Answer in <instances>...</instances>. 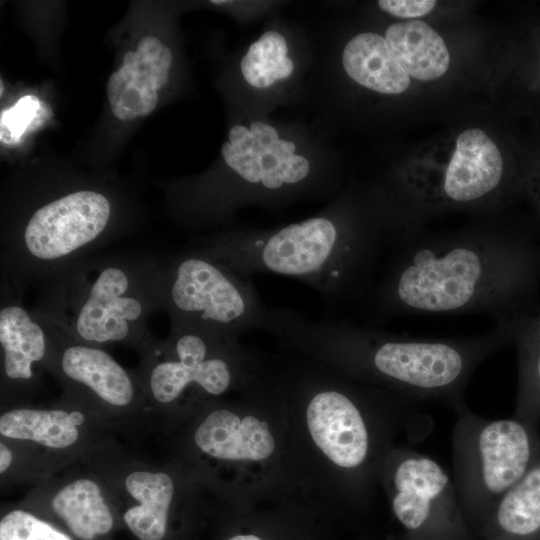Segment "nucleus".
I'll list each match as a JSON object with an SVG mask.
<instances>
[{
	"mask_svg": "<svg viewBox=\"0 0 540 540\" xmlns=\"http://www.w3.org/2000/svg\"><path fill=\"white\" fill-rule=\"evenodd\" d=\"M384 38L409 77L431 81L449 68L450 55L444 40L421 20L394 23L387 28Z\"/></svg>",
	"mask_w": 540,
	"mask_h": 540,
	"instance_id": "obj_17",
	"label": "nucleus"
},
{
	"mask_svg": "<svg viewBox=\"0 0 540 540\" xmlns=\"http://www.w3.org/2000/svg\"><path fill=\"white\" fill-rule=\"evenodd\" d=\"M40 110L38 98L33 95H26L12 107L2 111L0 118L1 141L7 144L18 142Z\"/></svg>",
	"mask_w": 540,
	"mask_h": 540,
	"instance_id": "obj_23",
	"label": "nucleus"
},
{
	"mask_svg": "<svg viewBox=\"0 0 540 540\" xmlns=\"http://www.w3.org/2000/svg\"><path fill=\"white\" fill-rule=\"evenodd\" d=\"M18 293L2 286L0 307V406L33 403L49 354V331L22 304Z\"/></svg>",
	"mask_w": 540,
	"mask_h": 540,
	"instance_id": "obj_12",
	"label": "nucleus"
},
{
	"mask_svg": "<svg viewBox=\"0 0 540 540\" xmlns=\"http://www.w3.org/2000/svg\"><path fill=\"white\" fill-rule=\"evenodd\" d=\"M263 330L329 356L351 375L418 401L457 410L474 370L517 333L513 319L468 337L418 338L347 320L313 321L289 308L268 307Z\"/></svg>",
	"mask_w": 540,
	"mask_h": 540,
	"instance_id": "obj_2",
	"label": "nucleus"
},
{
	"mask_svg": "<svg viewBox=\"0 0 540 540\" xmlns=\"http://www.w3.org/2000/svg\"><path fill=\"white\" fill-rule=\"evenodd\" d=\"M310 165L308 160L300 155L289 156L282 165V177L289 186L302 183L309 175Z\"/></svg>",
	"mask_w": 540,
	"mask_h": 540,
	"instance_id": "obj_27",
	"label": "nucleus"
},
{
	"mask_svg": "<svg viewBox=\"0 0 540 540\" xmlns=\"http://www.w3.org/2000/svg\"><path fill=\"white\" fill-rule=\"evenodd\" d=\"M221 153L227 166L244 180V182L251 185L260 184L262 186V156L246 155L233 148L229 142H225L222 145Z\"/></svg>",
	"mask_w": 540,
	"mask_h": 540,
	"instance_id": "obj_24",
	"label": "nucleus"
},
{
	"mask_svg": "<svg viewBox=\"0 0 540 540\" xmlns=\"http://www.w3.org/2000/svg\"><path fill=\"white\" fill-rule=\"evenodd\" d=\"M524 253L496 226L445 234L412 228L387 253L367 297L380 318L479 313L504 323L523 288Z\"/></svg>",
	"mask_w": 540,
	"mask_h": 540,
	"instance_id": "obj_1",
	"label": "nucleus"
},
{
	"mask_svg": "<svg viewBox=\"0 0 540 540\" xmlns=\"http://www.w3.org/2000/svg\"><path fill=\"white\" fill-rule=\"evenodd\" d=\"M455 412L454 484L474 537L497 501L540 459V434L515 416L490 420L467 405Z\"/></svg>",
	"mask_w": 540,
	"mask_h": 540,
	"instance_id": "obj_6",
	"label": "nucleus"
},
{
	"mask_svg": "<svg viewBox=\"0 0 540 540\" xmlns=\"http://www.w3.org/2000/svg\"><path fill=\"white\" fill-rule=\"evenodd\" d=\"M106 433L112 432L95 412L65 393L48 404L2 408L1 488H31L48 480L78 463Z\"/></svg>",
	"mask_w": 540,
	"mask_h": 540,
	"instance_id": "obj_5",
	"label": "nucleus"
},
{
	"mask_svg": "<svg viewBox=\"0 0 540 540\" xmlns=\"http://www.w3.org/2000/svg\"><path fill=\"white\" fill-rule=\"evenodd\" d=\"M379 7L399 18L413 19L430 13L436 5L434 0H380Z\"/></svg>",
	"mask_w": 540,
	"mask_h": 540,
	"instance_id": "obj_25",
	"label": "nucleus"
},
{
	"mask_svg": "<svg viewBox=\"0 0 540 540\" xmlns=\"http://www.w3.org/2000/svg\"><path fill=\"white\" fill-rule=\"evenodd\" d=\"M229 143L236 150L249 155L254 156V141L250 129L242 125H235L229 131Z\"/></svg>",
	"mask_w": 540,
	"mask_h": 540,
	"instance_id": "obj_28",
	"label": "nucleus"
},
{
	"mask_svg": "<svg viewBox=\"0 0 540 540\" xmlns=\"http://www.w3.org/2000/svg\"><path fill=\"white\" fill-rule=\"evenodd\" d=\"M19 504L50 514L79 540L108 536L118 515L101 477L81 462L31 487Z\"/></svg>",
	"mask_w": 540,
	"mask_h": 540,
	"instance_id": "obj_11",
	"label": "nucleus"
},
{
	"mask_svg": "<svg viewBox=\"0 0 540 540\" xmlns=\"http://www.w3.org/2000/svg\"><path fill=\"white\" fill-rule=\"evenodd\" d=\"M211 3L214 4V5H222L224 3H231V1H227V0H211Z\"/></svg>",
	"mask_w": 540,
	"mask_h": 540,
	"instance_id": "obj_31",
	"label": "nucleus"
},
{
	"mask_svg": "<svg viewBox=\"0 0 540 540\" xmlns=\"http://www.w3.org/2000/svg\"><path fill=\"white\" fill-rule=\"evenodd\" d=\"M478 537L540 540V459L497 501Z\"/></svg>",
	"mask_w": 540,
	"mask_h": 540,
	"instance_id": "obj_16",
	"label": "nucleus"
},
{
	"mask_svg": "<svg viewBox=\"0 0 540 540\" xmlns=\"http://www.w3.org/2000/svg\"><path fill=\"white\" fill-rule=\"evenodd\" d=\"M239 353L236 337L203 330L171 328L165 339L153 337L136 372L158 427L171 426L185 400L227 392L240 373Z\"/></svg>",
	"mask_w": 540,
	"mask_h": 540,
	"instance_id": "obj_7",
	"label": "nucleus"
},
{
	"mask_svg": "<svg viewBox=\"0 0 540 540\" xmlns=\"http://www.w3.org/2000/svg\"><path fill=\"white\" fill-rule=\"evenodd\" d=\"M47 328L50 347L45 371L57 380L62 393L89 407L114 434L138 436L157 430L136 371L123 367L104 347Z\"/></svg>",
	"mask_w": 540,
	"mask_h": 540,
	"instance_id": "obj_9",
	"label": "nucleus"
},
{
	"mask_svg": "<svg viewBox=\"0 0 540 540\" xmlns=\"http://www.w3.org/2000/svg\"><path fill=\"white\" fill-rule=\"evenodd\" d=\"M520 352V381L513 416L538 426L540 422V327L525 335L521 340Z\"/></svg>",
	"mask_w": 540,
	"mask_h": 540,
	"instance_id": "obj_20",
	"label": "nucleus"
},
{
	"mask_svg": "<svg viewBox=\"0 0 540 540\" xmlns=\"http://www.w3.org/2000/svg\"><path fill=\"white\" fill-rule=\"evenodd\" d=\"M504 173L501 153L479 128L462 131L440 177L412 196L423 213L447 207L469 206L496 195Z\"/></svg>",
	"mask_w": 540,
	"mask_h": 540,
	"instance_id": "obj_13",
	"label": "nucleus"
},
{
	"mask_svg": "<svg viewBox=\"0 0 540 540\" xmlns=\"http://www.w3.org/2000/svg\"><path fill=\"white\" fill-rule=\"evenodd\" d=\"M294 151L295 144L293 142L279 139L272 147L270 154L283 164L289 156L294 154Z\"/></svg>",
	"mask_w": 540,
	"mask_h": 540,
	"instance_id": "obj_29",
	"label": "nucleus"
},
{
	"mask_svg": "<svg viewBox=\"0 0 540 540\" xmlns=\"http://www.w3.org/2000/svg\"><path fill=\"white\" fill-rule=\"evenodd\" d=\"M190 441L196 455L218 462L260 461L275 449L266 422L251 415L241 418L221 407L203 414L193 428Z\"/></svg>",
	"mask_w": 540,
	"mask_h": 540,
	"instance_id": "obj_15",
	"label": "nucleus"
},
{
	"mask_svg": "<svg viewBox=\"0 0 540 540\" xmlns=\"http://www.w3.org/2000/svg\"><path fill=\"white\" fill-rule=\"evenodd\" d=\"M287 52L286 41L280 33H264L250 45L241 60L244 79L253 87L268 88L276 81L288 78L293 73L294 64Z\"/></svg>",
	"mask_w": 540,
	"mask_h": 540,
	"instance_id": "obj_19",
	"label": "nucleus"
},
{
	"mask_svg": "<svg viewBox=\"0 0 540 540\" xmlns=\"http://www.w3.org/2000/svg\"><path fill=\"white\" fill-rule=\"evenodd\" d=\"M0 94L1 95L3 94V83H2V81H1V92H0Z\"/></svg>",
	"mask_w": 540,
	"mask_h": 540,
	"instance_id": "obj_32",
	"label": "nucleus"
},
{
	"mask_svg": "<svg viewBox=\"0 0 540 540\" xmlns=\"http://www.w3.org/2000/svg\"><path fill=\"white\" fill-rule=\"evenodd\" d=\"M227 540H262L255 535H235Z\"/></svg>",
	"mask_w": 540,
	"mask_h": 540,
	"instance_id": "obj_30",
	"label": "nucleus"
},
{
	"mask_svg": "<svg viewBox=\"0 0 540 540\" xmlns=\"http://www.w3.org/2000/svg\"><path fill=\"white\" fill-rule=\"evenodd\" d=\"M342 64L358 84L384 94H399L410 85V77L392 55L383 36L366 32L345 46Z\"/></svg>",
	"mask_w": 540,
	"mask_h": 540,
	"instance_id": "obj_18",
	"label": "nucleus"
},
{
	"mask_svg": "<svg viewBox=\"0 0 540 540\" xmlns=\"http://www.w3.org/2000/svg\"><path fill=\"white\" fill-rule=\"evenodd\" d=\"M409 229L374 220L317 216L276 230L220 234L196 248L242 277L298 279L331 305L367 297L378 266Z\"/></svg>",
	"mask_w": 540,
	"mask_h": 540,
	"instance_id": "obj_3",
	"label": "nucleus"
},
{
	"mask_svg": "<svg viewBox=\"0 0 540 540\" xmlns=\"http://www.w3.org/2000/svg\"><path fill=\"white\" fill-rule=\"evenodd\" d=\"M250 131L253 136L255 154L259 156L270 154L272 147L279 140L275 128L264 122L256 121L251 123Z\"/></svg>",
	"mask_w": 540,
	"mask_h": 540,
	"instance_id": "obj_26",
	"label": "nucleus"
},
{
	"mask_svg": "<svg viewBox=\"0 0 540 540\" xmlns=\"http://www.w3.org/2000/svg\"><path fill=\"white\" fill-rule=\"evenodd\" d=\"M306 413L313 441L332 463L349 471L367 465L371 432L360 405L349 392L321 390L311 398Z\"/></svg>",
	"mask_w": 540,
	"mask_h": 540,
	"instance_id": "obj_14",
	"label": "nucleus"
},
{
	"mask_svg": "<svg viewBox=\"0 0 540 540\" xmlns=\"http://www.w3.org/2000/svg\"><path fill=\"white\" fill-rule=\"evenodd\" d=\"M404 540H408V539L405 538Z\"/></svg>",
	"mask_w": 540,
	"mask_h": 540,
	"instance_id": "obj_33",
	"label": "nucleus"
},
{
	"mask_svg": "<svg viewBox=\"0 0 540 540\" xmlns=\"http://www.w3.org/2000/svg\"><path fill=\"white\" fill-rule=\"evenodd\" d=\"M394 516L408 540H473L454 482L433 458L395 449L386 466Z\"/></svg>",
	"mask_w": 540,
	"mask_h": 540,
	"instance_id": "obj_10",
	"label": "nucleus"
},
{
	"mask_svg": "<svg viewBox=\"0 0 540 540\" xmlns=\"http://www.w3.org/2000/svg\"><path fill=\"white\" fill-rule=\"evenodd\" d=\"M161 264L141 255H90L46 281L32 313L73 340L140 354L154 337L148 319L160 309Z\"/></svg>",
	"mask_w": 540,
	"mask_h": 540,
	"instance_id": "obj_4",
	"label": "nucleus"
},
{
	"mask_svg": "<svg viewBox=\"0 0 540 540\" xmlns=\"http://www.w3.org/2000/svg\"><path fill=\"white\" fill-rule=\"evenodd\" d=\"M107 94L112 113L122 121L148 116L158 102L156 90L133 82L120 68L109 77Z\"/></svg>",
	"mask_w": 540,
	"mask_h": 540,
	"instance_id": "obj_21",
	"label": "nucleus"
},
{
	"mask_svg": "<svg viewBox=\"0 0 540 540\" xmlns=\"http://www.w3.org/2000/svg\"><path fill=\"white\" fill-rule=\"evenodd\" d=\"M0 540H73L51 521L19 504L0 520Z\"/></svg>",
	"mask_w": 540,
	"mask_h": 540,
	"instance_id": "obj_22",
	"label": "nucleus"
},
{
	"mask_svg": "<svg viewBox=\"0 0 540 540\" xmlns=\"http://www.w3.org/2000/svg\"><path fill=\"white\" fill-rule=\"evenodd\" d=\"M159 301L171 328L236 338L262 329L267 310L250 278L196 247L161 264Z\"/></svg>",
	"mask_w": 540,
	"mask_h": 540,
	"instance_id": "obj_8",
	"label": "nucleus"
}]
</instances>
